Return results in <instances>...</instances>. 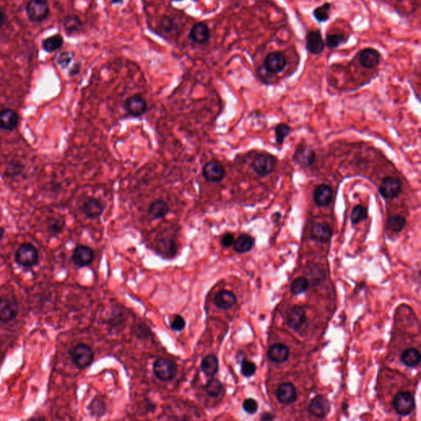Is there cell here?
I'll return each mask as SVG.
<instances>
[{"mask_svg": "<svg viewBox=\"0 0 421 421\" xmlns=\"http://www.w3.org/2000/svg\"><path fill=\"white\" fill-rule=\"evenodd\" d=\"M287 64V57L285 53L276 50L266 55L263 61V69L271 74H277L285 70Z\"/></svg>", "mask_w": 421, "mask_h": 421, "instance_id": "obj_1", "label": "cell"}, {"mask_svg": "<svg viewBox=\"0 0 421 421\" xmlns=\"http://www.w3.org/2000/svg\"><path fill=\"white\" fill-rule=\"evenodd\" d=\"M177 365L173 360L160 358L153 364V372L156 378L161 381H170L177 374Z\"/></svg>", "mask_w": 421, "mask_h": 421, "instance_id": "obj_2", "label": "cell"}, {"mask_svg": "<svg viewBox=\"0 0 421 421\" xmlns=\"http://www.w3.org/2000/svg\"><path fill=\"white\" fill-rule=\"evenodd\" d=\"M71 356L74 365L78 369H84L90 366L94 359L91 347L86 344H78L71 350Z\"/></svg>", "mask_w": 421, "mask_h": 421, "instance_id": "obj_3", "label": "cell"}, {"mask_svg": "<svg viewBox=\"0 0 421 421\" xmlns=\"http://www.w3.org/2000/svg\"><path fill=\"white\" fill-rule=\"evenodd\" d=\"M26 10L30 20L37 23L46 20L50 14L47 0H31L27 5Z\"/></svg>", "mask_w": 421, "mask_h": 421, "instance_id": "obj_4", "label": "cell"}, {"mask_svg": "<svg viewBox=\"0 0 421 421\" xmlns=\"http://www.w3.org/2000/svg\"><path fill=\"white\" fill-rule=\"evenodd\" d=\"M15 259L19 265L24 267H32L38 261V251L34 245L25 243L18 249Z\"/></svg>", "mask_w": 421, "mask_h": 421, "instance_id": "obj_5", "label": "cell"}, {"mask_svg": "<svg viewBox=\"0 0 421 421\" xmlns=\"http://www.w3.org/2000/svg\"><path fill=\"white\" fill-rule=\"evenodd\" d=\"M276 159L275 156L267 153H260L255 157L252 166L254 172L259 176L268 175L274 170L276 166Z\"/></svg>", "mask_w": 421, "mask_h": 421, "instance_id": "obj_6", "label": "cell"}, {"mask_svg": "<svg viewBox=\"0 0 421 421\" xmlns=\"http://www.w3.org/2000/svg\"><path fill=\"white\" fill-rule=\"evenodd\" d=\"M358 62L362 68L373 69L379 65L381 53L374 48H365L357 54Z\"/></svg>", "mask_w": 421, "mask_h": 421, "instance_id": "obj_7", "label": "cell"}, {"mask_svg": "<svg viewBox=\"0 0 421 421\" xmlns=\"http://www.w3.org/2000/svg\"><path fill=\"white\" fill-rule=\"evenodd\" d=\"M393 407L399 414L403 416L410 414L414 410V396L409 392H399L394 397Z\"/></svg>", "mask_w": 421, "mask_h": 421, "instance_id": "obj_8", "label": "cell"}, {"mask_svg": "<svg viewBox=\"0 0 421 421\" xmlns=\"http://www.w3.org/2000/svg\"><path fill=\"white\" fill-rule=\"evenodd\" d=\"M226 170L220 161L213 160L204 165L202 175L206 181L210 183H219L224 179Z\"/></svg>", "mask_w": 421, "mask_h": 421, "instance_id": "obj_9", "label": "cell"}, {"mask_svg": "<svg viewBox=\"0 0 421 421\" xmlns=\"http://www.w3.org/2000/svg\"><path fill=\"white\" fill-rule=\"evenodd\" d=\"M326 47L320 30H311L307 32L305 37V48L308 53L319 55L324 52Z\"/></svg>", "mask_w": 421, "mask_h": 421, "instance_id": "obj_10", "label": "cell"}, {"mask_svg": "<svg viewBox=\"0 0 421 421\" xmlns=\"http://www.w3.org/2000/svg\"><path fill=\"white\" fill-rule=\"evenodd\" d=\"M401 182L395 177H386L381 182L379 192L386 199H392L397 197L401 192Z\"/></svg>", "mask_w": 421, "mask_h": 421, "instance_id": "obj_11", "label": "cell"}, {"mask_svg": "<svg viewBox=\"0 0 421 421\" xmlns=\"http://www.w3.org/2000/svg\"><path fill=\"white\" fill-rule=\"evenodd\" d=\"M125 108L130 116L140 117L147 112V102L140 95H134L125 100Z\"/></svg>", "mask_w": 421, "mask_h": 421, "instance_id": "obj_12", "label": "cell"}, {"mask_svg": "<svg viewBox=\"0 0 421 421\" xmlns=\"http://www.w3.org/2000/svg\"><path fill=\"white\" fill-rule=\"evenodd\" d=\"M294 159L295 162L301 167L311 166L316 161L314 151L305 145H299L294 152Z\"/></svg>", "mask_w": 421, "mask_h": 421, "instance_id": "obj_13", "label": "cell"}, {"mask_svg": "<svg viewBox=\"0 0 421 421\" xmlns=\"http://www.w3.org/2000/svg\"><path fill=\"white\" fill-rule=\"evenodd\" d=\"M333 191L330 186L322 183L316 186L313 191V200L319 206H329L333 200Z\"/></svg>", "mask_w": 421, "mask_h": 421, "instance_id": "obj_14", "label": "cell"}, {"mask_svg": "<svg viewBox=\"0 0 421 421\" xmlns=\"http://www.w3.org/2000/svg\"><path fill=\"white\" fill-rule=\"evenodd\" d=\"M94 259V251L91 248L81 245L75 249L73 254V260L75 264L79 267H86L92 263Z\"/></svg>", "mask_w": 421, "mask_h": 421, "instance_id": "obj_15", "label": "cell"}, {"mask_svg": "<svg viewBox=\"0 0 421 421\" xmlns=\"http://www.w3.org/2000/svg\"><path fill=\"white\" fill-rule=\"evenodd\" d=\"M276 394L278 401L285 405H289L296 401V390L292 383H283L279 385Z\"/></svg>", "mask_w": 421, "mask_h": 421, "instance_id": "obj_16", "label": "cell"}, {"mask_svg": "<svg viewBox=\"0 0 421 421\" xmlns=\"http://www.w3.org/2000/svg\"><path fill=\"white\" fill-rule=\"evenodd\" d=\"M308 410L311 414L319 418H324L330 410V404L328 399L319 395L315 396L308 405Z\"/></svg>", "mask_w": 421, "mask_h": 421, "instance_id": "obj_17", "label": "cell"}, {"mask_svg": "<svg viewBox=\"0 0 421 421\" xmlns=\"http://www.w3.org/2000/svg\"><path fill=\"white\" fill-rule=\"evenodd\" d=\"M18 304L9 299H0V322L9 323L18 314Z\"/></svg>", "mask_w": 421, "mask_h": 421, "instance_id": "obj_18", "label": "cell"}, {"mask_svg": "<svg viewBox=\"0 0 421 421\" xmlns=\"http://www.w3.org/2000/svg\"><path fill=\"white\" fill-rule=\"evenodd\" d=\"M306 312L301 306H294L287 317L288 326L293 330H299L306 322Z\"/></svg>", "mask_w": 421, "mask_h": 421, "instance_id": "obj_19", "label": "cell"}, {"mask_svg": "<svg viewBox=\"0 0 421 421\" xmlns=\"http://www.w3.org/2000/svg\"><path fill=\"white\" fill-rule=\"evenodd\" d=\"M189 38L195 43L205 44L210 38V30L205 23H198L195 24L189 32Z\"/></svg>", "mask_w": 421, "mask_h": 421, "instance_id": "obj_20", "label": "cell"}, {"mask_svg": "<svg viewBox=\"0 0 421 421\" xmlns=\"http://www.w3.org/2000/svg\"><path fill=\"white\" fill-rule=\"evenodd\" d=\"M332 235L333 230L326 223H317L311 230V238L317 242H329Z\"/></svg>", "mask_w": 421, "mask_h": 421, "instance_id": "obj_21", "label": "cell"}, {"mask_svg": "<svg viewBox=\"0 0 421 421\" xmlns=\"http://www.w3.org/2000/svg\"><path fill=\"white\" fill-rule=\"evenodd\" d=\"M19 116L11 109H5L0 112V128L11 131L19 125Z\"/></svg>", "mask_w": 421, "mask_h": 421, "instance_id": "obj_22", "label": "cell"}, {"mask_svg": "<svg viewBox=\"0 0 421 421\" xmlns=\"http://www.w3.org/2000/svg\"><path fill=\"white\" fill-rule=\"evenodd\" d=\"M104 212V206L99 200L91 197L86 200L83 205V213L91 219L100 218Z\"/></svg>", "mask_w": 421, "mask_h": 421, "instance_id": "obj_23", "label": "cell"}, {"mask_svg": "<svg viewBox=\"0 0 421 421\" xmlns=\"http://www.w3.org/2000/svg\"><path fill=\"white\" fill-rule=\"evenodd\" d=\"M237 301L236 296L231 291L222 290L216 295L214 303L216 306L222 309H229L232 308Z\"/></svg>", "mask_w": 421, "mask_h": 421, "instance_id": "obj_24", "label": "cell"}, {"mask_svg": "<svg viewBox=\"0 0 421 421\" xmlns=\"http://www.w3.org/2000/svg\"><path fill=\"white\" fill-rule=\"evenodd\" d=\"M267 355L272 361L284 362L289 357V349L283 344H275L270 347Z\"/></svg>", "mask_w": 421, "mask_h": 421, "instance_id": "obj_25", "label": "cell"}, {"mask_svg": "<svg viewBox=\"0 0 421 421\" xmlns=\"http://www.w3.org/2000/svg\"><path fill=\"white\" fill-rule=\"evenodd\" d=\"M219 361L217 356L209 355L203 358L201 362V371L209 377H213L218 372Z\"/></svg>", "mask_w": 421, "mask_h": 421, "instance_id": "obj_26", "label": "cell"}, {"mask_svg": "<svg viewBox=\"0 0 421 421\" xmlns=\"http://www.w3.org/2000/svg\"><path fill=\"white\" fill-rule=\"evenodd\" d=\"M157 252L164 258H171L175 256L177 252L176 245L171 239H163L158 243Z\"/></svg>", "mask_w": 421, "mask_h": 421, "instance_id": "obj_27", "label": "cell"}, {"mask_svg": "<svg viewBox=\"0 0 421 421\" xmlns=\"http://www.w3.org/2000/svg\"><path fill=\"white\" fill-rule=\"evenodd\" d=\"M254 245V239L249 235H241L234 242V249L239 254L250 251Z\"/></svg>", "mask_w": 421, "mask_h": 421, "instance_id": "obj_28", "label": "cell"}, {"mask_svg": "<svg viewBox=\"0 0 421 421\" xmlns=\"http://www.w3.org/2000/svg\"><path fill=\"white\" fill-rule=\"evenodd\" d=\"M170 212L168 204L163 200H156L149 206V213L156 219L165 218Z\"/></svg>", "mask_w": 421, "mask_h": 421, "instance_id": "obj_29", "label": "cell"}, {"mask_svg": "<svg viewBox=\"0 0 421 421\" xmlns=\"http://www.w3.org/2000/svg\"><path fill=\"white\" fill-rule=\"evenodd\" d=\"M401 361L404 365L408 367L413 368L417 366L420 361V354L415 349H408L401 355Z\"/></svg>", "mask_w": 421, "mask_h": 421, "instance_id": "obj_30", "label": "cell"}, {"mask_svg": "<svg viewBox=\"0 0 421 421\" xmlns=\"http://www.w3.org/2000/svg\"><path fill=\"white\" fill-rule=\"evenodd\" d=\"M348 40V36H345L342 33H331L326 36L325 45L329 49H335L347 43Z\"/></svg>", "mask_w": 421, "mask_h": 421, "instance_id": "obj_31", "label": "cell"}, {"mask_svg": "<svg viewBox=\"0 0 421 421\" xmlns=\"http://www.w3.org/2000/svg\"><path fill=\"white\" fill-rule=\"evenodd\" d=\"M331 9L332 5L330 3H324V5H320L313 10L312 16L319 23H326L330 18Z\"/></svg>", "mask_w": 421, "mask_h": 421, "instance_id": "obj_32", "label": "cell"}, {"mask_svg": "<svg viewBox=\"0 0 421 421\" xmlns=\"http://www.w3.org/2000/svg\"><path fill=\"white\" fill-rule=\"evenodd\" d=\"M63 44H64L63 37L60 35H55L53 37L46 39L42 42V46H43L44 50L47 52L51 53L59 50V48H61L63 46Z\"/></svg>", "mask_w": 421, "mask_h": 421, "instance_id": "obj_33", "label": "cell"}, {"mask_svg": "<svg viewBox=\"0 0 421 421\" xmlns=\"http://www.w3.org/2000/svg\"><path fill=\"white\" fill-rule=\"evenodd\" d=\"M204 389L206 393L211 397H218L222 393L223 386L220 381L213 378L206 383Z\"/></svg>", "mask_w": 421, "mask_h": 421, "instance_id": "obj_34", "label": "cell"}, {"mask_svg": "<svg viewBox=\"0 0 421 421\" xmlns=\"http://www.w3.org/2000/svg\"><path fill=\"white\" fill-rule=\"evenodd\" d=\"M89 410L93 416L100 417L106 414L107 405L101 399L95 398L91 401V405H89Z\"/></svg>", "mask_w": 421, "mask_h": 421, "instance_id": "obj_35", "label": "cell"}, {"mask_svg": "<svg viewBox=\"0 0 421 421\" xmlns=\"http://www.w3.org/2000/svg\"><path fill=\"white\" fill-rule=\"evenodd\" d=\"M405 218L401 216H392L387 220V228L393 232H400L405 227Z\"/></svg>", "mask_w": 421, "mask_h": 421, "instance_id": "obj_36", "label": "cell"}, {"mask_svg": "<svg viewBox=\"0 0 421 421\" xmlns=\"http://www.w3.org/2000/svg\"><path fill=\"white\" fill-rule=\"evenodd\" d=\"M368 218V210L362 205H357L354 207L351 215V220L352 224H359L363 221Z\"/></svg>", "mask_w": 421, "mask_h": 421, "instance_id": "obj_37", "label": "cell"}, {"mask_svg": "<svg viewBox=\"0 0 421 421\" xmlns=\"http://www.w3.org/2000/svg\"><path fill=\"white\" fill-rule=\"evenodd\" d=\"M64 27L66 32L68 33H73V32H77L80 29V28L82 27V23H81L79 18L72 15V16L67 17L64 19Z\"/></svg>", "mask_w": 421, "mask_h": 421, "instance_id": "obj_38", "label": "cell"}, {"mask_svg": "<svg viewBox=\"0 0 421 421\" xmlns=\"http://www.w3.org/2000/svg\"><path fill=\"white\" fill-rule=\"evenodd\" d=\"M308 285H309L308 281L305 277H299L293 281L290 286V290L294 294H302L308 290Z\"/></svg>", "mask_w": 421, "mask_h": 421, "instance_id": "obj_39", "label": "cell"}, {"mask_svg": "<svg viewBox=\"0 0 421 421\" xmlns=\"http://www.w3.org/2000/svg\"><path fill=\"white\" fill-rule=\"evenodd\" d=\"M291 132L290 129L288 125H284V124H280L275 128V134H276V143L281 145L284 143L285 138L290 134Z\"/></svg>", "mask_w": 421, "mask_h": 421, "instance_id": "obj_40", "label": "cell"}, {"mask_svg": "<svg viewBox=\"0 0 421 421\" xmlns=\"http://www.w3.org/2000/svg\"><path fill=\"white\" fill-rule=\"evenodd\" d=\"M257 367L254 363L248 360H243L241 362V374L245 377H251L256 372Z\"/></svg>", "mask_w": 421, "mask_h": 421, "instance_id": "obj_41", "label": "cell"}, {"mask_svg": "<svg viewBox=\"0 0 421 421\" xmlns=\"http://www.w3.org/2000/svg\"><path fill=\"white\" fill-rule=\"evenodd\" d=\"M73 55L71 52L66 51V52H62L57 57V63L59 65L65 68L67 66L70 64L71 62L73 60Z\"/></svg>", "mask_w": 421, "mask_h": 421, "instance_id": "obj_42", "label": "cell"}, {"mask_svg": "<svg viewBox=\"0 0 421 421\" xmlns=\"http://www.w3.org/2000/svg\"><path fill=\"white\" fill-rule=\"evenodd\" d=\"M258 407V403L253 398L245 399L243 403V409L245 412H247L248 414H253L256 413Z\"/></svg>", "mask_w": 421, "mask_h": 421, "instance_id": "obj_43", "label": "cell"}, {"mask_svg": "<svg viewBox=\"0 0 421 421\" xmlns=\"http://www.w3.org/2000/svg\"><path fill=\"white\" fill-rule=\"evenodd\" d=\"M185 320L182 316H180V315H175L174 320L170 323V328L173 330L177 331V332L183 330L185 328Z\"/></svg>", "mask_w": 421, "mask_h": 421, "instance_id": "obj_44", "label": "cell"}, {"mask_svg": "<svg viewBox=\"0 0 421 421\" xmlns=\"http://www.w3.org/2000/svg\"><path fill=\"white\" fill-rule=\"evenodd\" d=\"M235 242V237H234L233 234L227 233L223 236L222 240H221V244L222 246L224 247H231V245H234Z\"/></svg>", "mask_w": 421, "mask_h": 421, "instance_id": "obj_45", "label": "cell"}, {"mask_svg": "<svg viewBox=\"0 0 421 421\" xmlns=\"http://www.w3.org/2000/svg\"><path fill=\"white\" fill-rule=\"evenodd\" d=\"M63 227H64V225H63V223L61 224L59 221L53 220V222H51L50 226H49V228H50L51 233L59 234L63 229Z\"/></svg>", "mask_w": 421, "mask_h": 421, "instance_id": "obj_46", "label": "cell"}, {"mask_svg": "<svg viewBox=\"0 0 421 421\" xmlns=\"http://www.w3.org/2000/svg\"><path fill=\"white\" fill-rule=\"evenodd\" d=\"M6 20H7L6 13L5 10L0 9V28L6 23Z\"/></svg>", "mask_w": 421, "mask_h": 421, "instance_id": "obj_47", "label": "cell"}, {"mask_svg": "<svg viewBox=\"0 0 421 421\" xmlns=\"http://www.w3.org/2000/svg\"><path fill=\"white\" fill-rule=\"evenodd\" d=\"M79 65H75L74 68H73V69L71 70L70 75H73V76H74V75L77 74V73H79Z\"/></svg>", "mask_w": 421, "mask_h": 421, "instance_id": "obj_48", "label": "cell"}, {"mask_svg": "<svg viewBox=\"0 0 421 421\" xmlns=\"http://www.w3.org/2000/svg\"><path fill=\"white\" fill-rule=\"evenodd\" d=\"M273 419V417L271 415V414H263L261 419H263V420H270V419Z\"/></svg>", "mask_w": 421, "mask_h": 421, "instance_id": "obj_49", "label": "cell"}, {"mask_svg": "<svg viewBox=\"0 0 421 421\" xmlns=\"http://www.w3.org/2000/svg\"><path fill=\"white\" fill-rule=\"evenodd\" d=\"M5 235V230L3 229L2 227H0V240H2Z\"/></svg>", "mask_w": 421, "mask_h": 421, "instance_id": "obj_50", "label": "cell"}]
</instances>
